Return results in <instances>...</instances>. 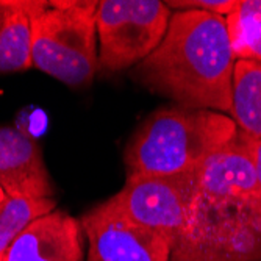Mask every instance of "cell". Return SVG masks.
Instances as JSON below:
<instances>
[{"instance_id":"cell-1","label":"cell","mask_w":261,"mask_h":261,"mask_svg":"<svg viewBox=\"0 0 261 261\" xmlns=\"http://www.w3.org/2000/svg\"><path fill=\"white\" fill-rule=\"evenodd\" d=\"M171 261H261V188L246 133L196 171L186 225Z\"/></svg>"},{"instance_id":"cell-2","label":"cell","mask_w":261,"mask_h":261,"mask_svg":"<svg viewBox=\"0 0 261 261\" xmlns=\"http://www.w3.org/2000/svg\"><path fill=\"white\" fill-rule=\"evenodd\" d=\"M234 64L225 17L183 10L171 16L161 44L138 64L136 75L183 108L231 113Z\"/></svg>"},{"instance_id":"cell-3","label":"cell","mask_w":261,"mask_h":261,"mask_svg":"<svg viewBox=\"0 0 261 261\" xmlns=\"http://www.w3.org/2000/svg\"><path fill=\"white\" fill-rule=\"evenodd\" d=\"M233 117L210 110L158 108L128 141L124 160L128 175L196 172L238 136Z\"/></svg>"},{"instance_id":"cell-4","label":"cell","mask_w":261,"mask_h":261,"mask_svg":"<svg viewBox=\"0 0 261 261\" xmlns=\"http://www.w3.org/2000/svg\"><path fill=\"white\" fill-rule=\"evenodd\" d=\"M97 2H42L32 17V63L41 72L70 86L94 80L99 66Z\"/></svg>"},{"instance_id":"cell-5","label":"cell","mask_w":261,"mask_h":261,"mask_svg":"<svg viewBox=\"0 0 261 261\" xmlns=\"http://www.w3.org/2000/svg\"><path fill=\"white\" fill-rule=\"evenodd\" d=\"M171 10L158 0H100L96 25L100 69L116 72L144 61L161 44Z\"/></svg>"},{"instance_id":"cell-6","label":"cell","mask_w":261,"mask_h":261,"mask_svg":"<svg viewBox=\"0 0 261 261\" xmlns=\"http://www.w3.org/2000/svg\"><path fill=\"white\" fill-rule=\"evenodd\" d=\"M196 172L180 175H128L124 188L110 197L132 221L163 236L174 246L186 225Z\"/></svg>"},{"instance_id":"cell-7","label":"cell","mask_w":261,"mask_h":261,"mask_svg":"<svg viewBox=\"0 0 261 261\" xmlns=\"http://www.w3.org/2000/svg\"><path fill=\"white\" fill-rule=\"evenodd\" d=\"M88 241L86 261H171L174 244L132 221L108 199L80 218Z\"/></svg>"},{"instance_id":"cell-8","label":"cell","mask_w":261,"mask_h":261,"mask_svg":"<svg viewBox=\"0 0 261 261\" xmlns=\"http://www.w3.org/2000/svg\"><path fill=\"white\" fill-rule=\"evenodd\" d=\"M83 236L80 221L57 208L23 230L4 261H85Z\"/></svg>"},{"instance_id":"cell-9","label":"cell","mask_w":261,"mask_h":261,"mask_svg":"<svg viewBox=\"0 0 261 261\" xmlns=\"http://www.w3.org/2000/svg\"><path fill=\"white\" fill-rule=\"evenodd\" d=\"M0 186L8 197H54L41 147L23 130L0 127Z\"/></svg>"},{"instance_id":"cell-10","label":"cell","mask_w":261,"mask_h":261,"mask_svg":"<svg viewBox=\"0 0 261 261\" xmlns=\"http://www.w3.org/2000/svg\"><path fill=\"white\" fill-rule=\"evenodd\" d=\"M38 0H0V72L33 67L32 17Z\"/></svg>"},{"instance_id":"cell-11","label":"cell","mask_w":261,"mask_h":261,"mask_svg":"<svg viewBox=\"0 0 261 261\" xmlns=\"http://www.w3.org/2000/svg\"><path fill=\"white\" fill-rule=\"evenodd\" d=\"M231 116L249 138H261V64L256 61L236 60Z\"/></svg>"},{"instance_id":"cell-12","label":"cell","mask_w":261,"mask_h":261,"mask_svg":"<svg viewBox=\"0 0 261 261\" xmlns=\"http://www.w3.org/2000/svg\"><path fill=\"white\" fill-rule=\"evenodd\" d=\"M225 22L236 60L261 64V0H238Z\"/></svg>"},{"instance_id":"cell-13","label":"cell","mask_w":261,"mask_h":261,"mask_svg":"<svg viewBox=\"0 0 261 261\" xmlns=\"http://www.w3.org/2000/svg\"><path fill=\"white\" fill-rule=\"evenodd\" d=\"M57 210L54 197L29 199L5 197L0 203V261H4L11 244L33 221Z\"/></svg>"},{"instance_id":"cell-14","label":"cell","mask_w":261,"mask_h":261,"mask_svg":"<svg viewBox=\"0 0 261 261\" xmlns=\"http://www.w3.org/2000/svg\"><path fill=\"white\" fill-rule=\"evenodd\" d=\"M164 4L174 10H202L225 17L233 10L236 0H169Z\"/></svg>"},{"instance_id":"cell-15","label":"cell","mask_w":261,"mask_h":261,"mask_svg":"<svg viewBox=\"0 0 261 261\" xmlns=\"http://www.w3.org/2000/svg\"><path fill=\"white\" fill-rule=\"evenodd\" d=\"M252 160H253V168L256 174V181L261 188V138L252 139Z\"/></svg>"},{"instance_id":"cell-16","label":"cell","mask_w":261,"mask_h":261,"mask_svg":"<svg viewBox=\"0 0 261 261\" xmlns=\"http://www.w3.org/2000/svg\"><path fill=\"white\" fill-rule=\"evenodd\" d=\"M5 197H7V194H5V191H4V188L0 186V203H2V202L5 200Z\"/></svg>"}]
</instances>
